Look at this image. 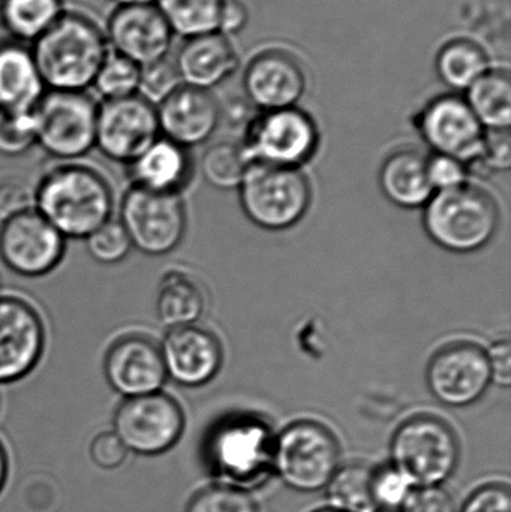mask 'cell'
Segmentation results:
<instances>
[{
    "label": "cell",
    "mask_w": 511,
    "mask_h": 512,
    "mask_svg": "<svg viewBox=\"0 0 511 512\" xmlns=\"http://www.w3.org/2000/svg\"><path fill=\"white\" fill-rule=\"evenodd\" d=\"M491 69L486 51L470 39L447 42L437 56V72L450 89L467 92Z\"/></svg>",
    "instance_id": "29"
},
{
    "label": "cell",
    "mask_w": 511,
    "mask_h": 512,
    "mask_svg": "<svg viewBox=\"0 0 511 512\" xmlns=\"http://www.w3.org/2000/svg\"><path fill=\"white\" fill-rule=\"evenodd\" d=\"M401 512H456V505L441 486L416 487Z\"/></svg>",
    "instance_id": "41"
},
{
    "label": "cell",
    "mask_w": 511,
    "mask_h": 512,
    "mask_svg": "<svg viewBox=\"0 0 511 512\" xmlns=\"http://www.w3.org/2000/svg\"><path fill=\"white\" fill-rule=\"evenodd\" d=\"M104 376L123 399L158 393L167 382L161 346L143 334H125L105 352Z\"/></svg>",
    "instance_id": "18"
},
{
    "label": "cell",
    "mask_w": 511,
    "mask_h": 512,
    "mask_svg": "<svg viewBox=\"0 0 511 512\" xmlns=\"http://www.w3.org/2000/svg\"><path fill=\"white\" fill-rule=\"evenodd\" d=\"M174 35L183 38L218 32L224 0H156Z\"/></svg>",
    "instance_id": "30"
},
{
    "label": "cell",
    "mask_w": 511,
    "mask_h": 512,
    "mask_svg": "<svg viewBox=\"0 0 511 512\" xmlns=\"http://www.w3.org/2000/svg\"><path fill=\"white\" fill-rule=\"evenodd\" d=\"M65 11L63 0H0V26L6 38L32 45Z\"/></svg>",
    "instance_id": "27"
},
{
    "label": "cell",
    "mask_w": 511,
    "mask_h": 512,
    "mask_svg": "<svg viewBox=\"0 0 511 512\" xmlns=\"http://www.w3.org/2000/svg\"><path fill=\"white\" fill-rule=\"evenodd\" d=\"M336 436L317 421L302 420L285 427L273 442L272 469L297 492H318L341 466Z\"/></svg>",
    "instance_id": "6"
},
{
    "label": "cell",
    "mask_w": 511,
    "mask_h": 512,
    "mask_svg": "<svg viewBox=\"0 0 511 512\" xmlns=\"http://www.w3.org/2000/svg\"><path fill=\"white\" fill-rule=\"evenodd\" d=\"M206 309V297L200 283L185 271L164 274L156 295V315L168 330L197 325Z\"/></svg>",
    "instance_id": "26"
},
{
    "label": "cell",
    "mask_w": 511,
    "mask_h": 512,
    "mask_svg": "<svg viewBox=\"0 0 511 512\" xmlns=\"http://www.w3.org/2000/svg\"><path fill=\"white\" fill-rule=\"evenodd\" d=\"M320 144L314 120L296 107L264 111L246 129L243 150L251 164L300 168L311 161Z\"/></svg>",
    "instance_id": "10"
},
{
    "label": "cell",
    "mask_w": 511,
    "mask_h": 512,
    "mask_svg": "<svg viewBox=\"0 0 511 512\" xmlns=\"http://www.w3.org/2000/svg\"><path fill=\"white\" fill-rule=\"evenodd\" d=\"M45 92L30 45L0 39V111L33 113Z\"/></svg>",
    "instance_id": "24"
},
{
    "label": "cell",
    "mask_w": 511,
    "mask_h": 512,
    "mask_svg": "<svg viewBox=\"0 0 511 512\" xmlns=\"http://www.w3.org/2000/svg\"><path fill=\"white\" fill-rule=\"evenodd\" d=\"M98 105L89 92L47 90L33 110L36 146L62 162L89 155L95 149Z\"/></svg>",
    "instance_id": "8"
},
{
    "label": "cell",
    "mask_w": 511,
    "mask_h": 512,
    "mask_svg": "<svg viewBox=\"0 0 511 512\" xmlns=\"http://www.w3.org/2000/svg\"><path fill=\"white\" fill-rule=\"evenodd\" d=\"M159 346L167 379L180 387L200 388L209 384L224 361L218 337L198 325L171 328Z\"/></svg>",
    "instance_id": "19"
},
{
    "label": "cell",
    "mask_w": 511,
    "mask_h": 512,
    "mask_svg": "<svg viewBox=\"0 0 511 512\" xmlns=\"http://www.w3.org/2000/svg\"><path fill=\"white\" fill-rule=\"evenodd\" d=\"M66 242L32 209L0 224V261L18 276L38 279L62 264Z\"/></svg>",
    "instance_id": "12"
},
{
    "label": "cell",
    "mask_w": 511,
    "mask_h": 512,
    "mask_svg": "<svg viewBox=\"0 0 511 512\" xmlns=\"http://www.w3.org/2000/svg\"><path fill=\"white\" fill-rule=\"evenodd\" d=\"M486 351L491 382L503 388L511 385V345L509 339H498Z\"/></svg>",
    "instance_id": "45"
},
{
    "label": "cell",
    "mask_w": 511,
    "mask_h": 512,
    "mask_svg": "<svg viewBox=\"0 0 511 512\" xmlns=\"http://www.w3.org/2000/svg\"><path fill=\"white\" fill-rule=\"evenodd\" d=\"M180 84L182 81L173 60L165 57L159 62L150 63L141 68L137 95L146 99L153 107H158Z\"/></svg>",
    "instance_id": "38"
},
{
    "label": "cell",
    "mask_w": 511,
    "mask_h": 512,
    "mask_svg": "<svg viewBox=\"0 0 511 512\" xmlns=\"http://www.w3.org/2000/svg\"><path fill=\"white\" fill-rule=\"evenodd\" d=\"M417 129L435 153L465 165L482 155L486 129L461 96L444 95L429 102L417 117Z\"/></svg>",
    "instance_id": "16"
},
{
    "label": "cell",
    "mask_w": 511,
    "mask_h": 512,
    "mask_svg": "<svg viewBox=\"0 0 511 512\" xmlns=\"http://www.w3.org/2000/svg\"><path fill=\"white\" fill-rule=\"evenodd\" d=\"M30 48L45 87L59 92H89L110 51L101 24L68 8Z\"/></svg>",
    "instance_id": "2"
},
{
    "label": "cell",
    "mask_w": 511,
    "mask_h": 512,
    "mask_svg": "<svg viewBox=\"0 0 511 512\" xmlns=\"http://www.w3.org/2000/svg\"><path fill=\"white\" fill-rule=\"evenodd\" d=\"M273 442L269 426L254 417L222 421L206 441L207 465L225 486L254 487L273 471Z\"/></svg>",
    "instance_id": "4"
},
{
    "label": "cell",
    "mask_w": 511,
    "mask_h": 512,
    "mask_svg": "<svg viewBox=\"0 0 511 512\" xmlns=\"http://www.w3.org/2000/svg\"><path fill=\"white\" fill-rule=\"evenodd\" d=\"M428 179L434 192L449 191L468 183V168L464 162L452 156L434 153L426 161Z\"/></svg>",
    "instance_id": "40"
},
{
    "label": "cell",
    "mask_w": 511,
    "mask_h": 512,
    "mask_svg": "<svg viewBox=\"0 0 511 512\" xmlns=\"http://www.w3.org/2000/svg\"><path fill=\"white\" fill-rule=\"evenodd\" d=\"M461 512H511L510 489L504 484H489L471 495Z\"/></svg>",
    "instance_id": "44"
},
{
    "label": "cell",
    "mask_w": 511,
    "mask_h": 512,
    "mask_svg": "<svg viewBox=\"0 0 511 512\" xmlns=\"http://www.w3.org/2000/svg\"><path fill=\"white\" fill-rule=\"evenodd\" d=\"M0 288H2V282H0Z\"/></svg>",
    "instance_id": "50"
},
{
    "label": "cell",
    "mask_w": 511,
    "mask_h": 512,
    "mask_svg": "<svg viewBox=\"0 0 511 512\" xmlns=\"http://www.w3.org/2000/svg\"><path fill=\"white\" fill-rule=\"evenodd\" d=\"M36 146L33 113L0 111V155L17 158Z\"/></svg>",
    "instance_id": "37"
},
{
    "label": "cell",
    "mask_w": 511,
    "mask_h": 512,
    "mask_svg": "<svg viewBox=\"0 0 511 512\" xmlns=\"http://www.w3.org/2000/svg\"><path fill=\"white\" fill-rule=\"evenodd\" d=\"M186 512H258V508L245 490L224 484L201 490L189 502Z\"/></svg>",
    "instance_id": "36"
},
{
    "label": "cell",
    "mask_w": 511,
    "mask_h": 512,
    "mask_svg": "<svg viewBox=\"0 0 511 512\" xmlns=\"http://www.w3.org/2000/svg\"><path fill=\"white\" fill-rule=\"evenodd\" d=\"M119 221L132 249L153 258L176 251L188 227L180 194H159L134 186L123 195Z\"/></svg>",
    "instance_id": "9"
},
{
    "label": "cell",
    "mask_w": 511,
    "mask_h": 512,
    "mask_svg": "<svg viewBox=\"0 0 511 512\" xmlns=\"http://www.w3.org/2000/svg\"><path fill=\"white\" fill-rule=\"evenodd\" d=\"M87 252L93 261L104 265L119 264L131 254L132 245L119 219H110L86 239Z\"/></svg>",
    "instance_id": "34"
},
{
    "label": "cell",
    "mask_w": 511,
    "mask_h": 512,
    "mask_svg": "<svg viewBox=\"0 0 511 512\" xmlns=\"http://www.w3.org/2000/svg\"><path fill=\"white\" fill-rule=\"evenodd\" d=\"M468 167L479 168V173L485 176H489L488 173L509 171L511 167L510 129H500V131L486 129L482 155L477 161L468 164Z\"/></svg>",
    "instance_id": "39"
},
{
    "label": "cell",
    "mask_w": 511,
    "mask_h": 512,
    "mask_svg": "<svg viewBox=\"0 0 511 512\" xmlns=\"http://www.w3.org/2000/svg\"><path fill=\"white\" fill-rule=\"evenodd\" d=\"M126 167L131 186L159 194H180L194 168L189 150L164 137L156 138Z\"/></svg>",
    "instance_id": "23"
},
{
    "label": "cell",
    "mask_w": 511,
    "mask_h": 512,
    "mask_svg": "<svg viewBox=\"0 0 511 512\" xmlns=\"http://www.w3.org/2000/svg\"><path fill=\"white\" fill-rule=\"evenodd\" d=\"M185 414L164 391L123 399L113 418V432L129 453L159 456L182 438Z\"/></svg>",
    "instance_id": "11"
},
{
    "label": "cell",
    "mask_w": 511,
    "mask_h": 512,
    "mask_svg": "<svg viewBox=\"0 0 511 512\" xmlns=\"http://www.w3.org/2000/svg\"><path fill=\"white\" fill-rule=\"evenodd\" d=\"M47 328L39 310L26 298L0 295V385L29 376L41 363Z\"/></svg>",
    "instance_id": "14"
},
{
    "label": "cell",
    "mask_w": 511,
    "mask_h": 512,
    "mask_svg": "<svg viewBox=\"0 0 511 512\" xmlns=\"http://www.w3.org/2000/svg\"><path fill=\"white\" fill-rule=\"evenodd\" d=\"M468 107L485 129L500 131L511 125V83L509 72L489 69L467 90Z\"/></svg>",
    "instance_id": "28"
},
{
    "label": "cell",
    "mask_w": 511,
    "mask_h": 512,
    "mask_svg": "<svg viewBox=\"0 0 511 512\" xmlns=\"http://www.w3.org/2000/svg\"><path fill=\"white\" fill-rule=\"evenodd\" d=\"M116 6L155 5L156 0H111Z\"/></svg>",
    "instance_id": "48"
},
{
    "label": "cell",
    "mask_w": 511,
    "mask_h": 512,
    "mask_svg": "<svg viewBox=\"0 0 511 512\" xmlns=\"http://www.w3.org/2000/svg\"><path fill=\"white\" fill-rule=\"evenodd\" d=\"M161 137L191 149L206 143L221 122V107L209 90L180 84L156 107Z\"/></svg>",
    "instance_id": "21"
},
{
    "label": "cell",
    "mask_w": 511,
    "mask_h": 512,
    "mask_svg": "<svg viewBox=\"0 0 511 512\" xmlns=\"http://www.w3.org/2000/svg\"><path fill=\"white\" fill-rule=\"evenodd\" d=\"M173 62L182 84L210 92L237 71L239 57L227 36L213 32L186 39Z\"/></svg>",
    "instance_id": "22"
},
{
    "label": "cell",
    "mask_w": 511,
    "mask_h": 512,
    "mask_svg": "<svg viewBox=\"0 0 511 512\" xmlns=\"http://www.w3.org/2000/svg\"><path fill=\"white\" fill-rule=\"evenodd\" d=\"M158 137L156 107L140 95L98 105L95 147L110 161L128 165Z\"/></svg>",
    "instance_id": "13"
},
{
    "label": "cell",
    "mask_w": 511,
    "mask_h": 512,
    "mask_svg": "<svg viewBox=\"0 0 511 512\" xmlns=\"http://www.w3.org/2000/svg\"><path fill=\"white\" fill-rule=\"evenodd\" d=\"M140 72L141 66H138L137 63L110 50L102 62L101 68L96 72L90 89L102 101H113V99L137 95Z\"/></svg>",
    "instance_id": "33"
},
{
    "label": "cell",
    "mask_w": 511,
    "mask_h": 512,
    "mask_svg": "<svg viewBox=\"0 0 511 512\" xmlns=\"http://www.w3.org/2000/svg\"><path fill=\"white\" fill-rule=\"evenodd\" d=\"M239 191L246 218L263 230H288L311 207V185L300 168L252 164Z\"/></svg>",
    "instance_id": "7"
},
{
    "label": "cell",
    "mask_w": 511,
    "mask_h": 512,
    "mask_svg": "<svg viewBox=\"0 0 511 512\" xmlns=\"http://www.w3.org/2000/svg\"><path fill=\"white\" fill-rule=\"evenodd\" d=\"M32 209H35V191L20 182L0 185V224Z\"/></svg>",
    "instance_id": "42"
},
{
    "label": "cell",
    "mask_w": 511,
    "mask_h": 512,
    "mask_svg": "<svg viewBox=\"0 0 511 512\" xmlns=\"http://www.w3.org/2000/svg\"><path fill=\"white\" fill-rule=\"evenodd\" d=\"M249 12L242 0H224L219 29L222 35L239 33L248 23Z\"/></svg>",
    "instance_id": "46"
},
{
    "label": "cell",
    "mask_w": 511,
    "mask_h": 512,
    "mask_svg": "<svg viewBox=\"0 0 511 512\" xmlns=\"http://www.w3.org/2000/svg\"><path fill=\"white\" fill-rule=\"evenodd\" d=\"M426 384L432 396L443 405L452 408L474 405L492 384L485 349L470 342L444 346L426 367Z\"/></svg>",
    "instance_id": "15"
},
{
    "label": "cell",
    "mask_w": 511,
    "mask_h": 512,
    "mask_svg": "<svg viewBox=\"0 0 511 512\" xmlns=\"http://www.w3.org/2000/svg\"><path fill=\"white\" fill-rule=\"evenodd\" d=\"M35 210L66 240H86L113 219L114 192L98 171L65 162L39 180Z\"/></svg>",
    "instance_id": "1"
},
{
    "label": "cell",
    "mask_w": 511,
    "mask_h": 512,
    "mask_svg": "<svg viewBox=\"0 0 511 512\" xmlns=\"http://www.w3.org/2000/svg\"><path fill=\"white\" fill-rule=\"evenodd\" d=\"M8 471V454H6L5 448H3L2 442H0V492H2L3 486H5Z\"/></svg>",
    "instance_id": "47"
},
{
    "label": "cell",
    "mask_w": 511,
    "mask_h": 512,
    "mask_svg": "<svg viewBox=\"0 0 511 512\" xmlns=\"http://www.w3.org/2000/svg\"><path fill=\"white\" fill-rule=\"evenodd\" d=\"M423 209V227L429 239L455 254L480 251L500 227V209L494 198L470 183L434 192Z\"/></svg>",
    "instance_id": "3"
},
{
    "label": "cell",
    "mask_w": 511,
    "mask_h": 512,
    "mask_svg": "<svg viewBox=\"0 0 511 512\" xmlns=\"http://www.w3.org/2000/svg\"><path fill=\"white\" fill-rule=\"evenodd\" d=\"M416 487L393 466L374 469L372 496L377 512H401Z\"/></svg>",
    "instance_id": "35"
},
{
    "label": "cell",
    "mask_w": 511,
    "mask_h": 512,
    "mask_svg": "<svg viewBox=\"0 0 511 512\" xmlns=\"http://www.w3.org/2000/svg\"><path fill=\"white\" fill-rule=\"evenodd\" d=\"M129 451L114 432L99 433L90 444V457L99 468L117 469L125 463Z\"/></svg>",
    "instance_id": "43"
},
{
    "label": "cell",
    "mask_w": 511,
    "mask_h": 512,
    "mask_svg": "<svg viewBox=\"0 0 511 512\" xmlns=\"http://www.w3.org/2000/svg\"><path fill=\"white\" fill-rule=\"evenodd\" d=\"M374 469L363 463L339 468L327 484L330 508L344 512H377L372 496Z\"/></svg>",
    "instance_id": "31"
},
{
    "label": "cell",
    "mask_w": 511,
    "mask_h": 512,
    "mask_svg": "<svg viewBox=\"0 0 511 512\" xmlns=\"http://www.w3.org/2000/svg\"><path fill=\"white\" fill-rule=\"evenodd\" d=\"M315 512H344V511L333 510V508H326V510H320V511H315Z\"/></svg>",
    "instance_id": "49"
},
{
    "label": "cell",
    "mask_w": 511,
    "mask_h": 512,
    "mask_svg": "<svg viewBox=\"0 0 511 512\" xmlns=\"http://www.w3.org/2000/svg\"><path fill=\"white\" fill-rule=\"evenodd\" d=\"M243 89L249 104L263 111L296 107L306 90V74L293 54L282 50L258 54L246 68Z\"/></svg>",
    "instance_id": "20"
},
{
    "label": "cell",
    "mask_w": 511,
    "mask_h": 512,
    "mask_svg": "<svg viewBox=\"0 0 511 512\" xmlns=\"http://www.w3.org/2000/svg\"><path fill=\"white\" fill-rule=\"evenodd\" d=\"M426 158L419 150L401 149L384 161L378 176L384 197L402 209L425 207L434 195L426 170Z\"/></svg>",
    "instance_id": "25"
},
{
    "label": "cell",
    "mask_w": 511,
    "mask_h": 512,
    "mask_svg": "<svg viewBox=\"0 0 511 512\" xmlns=\"http://www.w3.org/2000/svg\"><path fill=\"white\" fill-rule=\"evenodd\" d=\"M104 32L111 51L141 68L168 57L174 38L156 5L116 6Z\"/></svg>",
    "instance_id": "17"
},
{
    "label": "cell",
    "mask_w": 511,
    "mask_h": 512,
    "mask_svg": "<svg viewBox=\"0 0 511 512\" xmlns=\"http://www.w3.org/2000/svg\"><path fill=\"white\" fill-rule=\"evenodd\" d=\"M390 456L393 468L414 487H438L455 474L461 447L449 424L431 415H419L396 430Z\"/></svg>",
    "instance_id": "5"
},
{
    "label": "cell",
    "mask_w": 511,
    "mask_h": 512,
    "mask_svg": "<svg viewBox=\"0 0 511 512\" xmlns=\"http://www.w3.org/2000/svg\"><path fill=\"white\" fill-rule=\"evenodd\" d=\"M242 144L219 141L206 150L201 159V173L213 188L239 189L251 168Z\"/></svg>",
    "instance_id": "32"
}]
</instances>
